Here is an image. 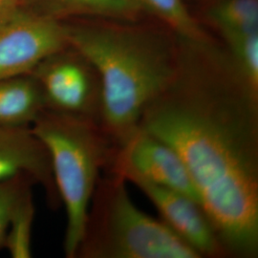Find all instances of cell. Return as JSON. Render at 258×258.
Listing matches in <instances>:
<instances>
[{"label":"cell","mask_w":258,"mask_h":258,"mask_svg":"<svg viewBox=\"0 0 258 258\" xmlns=\"http://www.w3.org/2000/svg\"><path fill=\"white\" fill-rule=\"evenodd\" d=\"M31 128L49 153L56 189L66 211L63 250L66 257L75 258L94 189L118 147L100 123L47 108Z\"/></svg>","instance_id":"3"},{"label":"cell","mask_w":258,"mask_h":258,"mask_svg":"<svg viewBox=\"0 0 258 258\" xmlns=\"http://www.w3.org/2000/svg\"><path fill=\"white\" fill-rule=\"evenodd\" d=\"M122 178L135 184L148 197L160 213L161 220L200 257H228L201 204L139 176L126 174Z\"/></svg>","instance_id":"8"},{"label":"cell","mask_w":258,"mask_h":258,"mask_svg":"<svg viewBox=\"0 0 258 258\" xmlns=\"http://www.w3.org/2000/svg\"><path fill=\"white\" fill-rule=\"evenodd\" d=\"M65 30L68 45L99 75L102 128L120 147L138 128L146 108L174 81L181 45L164 33L140 28Z\"/></svg>","instance_id":"2"},{"label":"cell","mask_w":258,"mask_h":258,"mask_svg":"<svg viewBox=\"0 0 258 258\" xmlns=\"http://www.w3.org/2000/svg\"><path fill=\"white\" fill-rule=\"evenodd\" d=\"M26 177L40 185L49 206L61 205L49 153L31 126L0 124V183Z\"/></svg>","instance_id":"9"},{"label":"cell","mask_w":258,"mask_h":258,"mask_svg":"<svg viewBox=\"0 0 258 258\" xmlns=\"http://www.w3.org/2000/svg\"><path fill=\"white\" fill-rule=\"evenodd\" d=\"M209 18L224 37L258 31V0H223Z\"/></svg>","instance_id":"11"},{"label":"cell","mask_w":258,"mask_h":258,"mask_svg":"<svg viewBox=\"0 0 258 258\" xmlns=\"http://www.w3.org/2000/svg\"><path fill=\"white\" fill-rule=\"evenodd\" d=\"M17 1L18 0H0V19L15 10Z\"/></svg>","instance_id":"17"},{"label":"cell","mask_w":258,"mask_h":258,"mask_svg":"<svg viewBox=\"0 0 258 258\" xmlns=\"http://www.w3.org/2000/svg\"><path fill=\"white\" fill-rule=\"evenodd\" d=\"M224 38L233 63L249 87L258 94V31Z\"/></svg>","instance_id":"14"},{"label":"cell","mask_w":258,"mask_h":258,"mask_svg":"<svg viewBox=\"0 0 258 258\" xmlns=\"http://www.w3.org/2000/svg\"><path fill=\"white\" fill-rule=\"evenodd\" d=\"M63 9L115 19H132L143 6L138 0H56Z\"/></svg>","instance_id":"15"},{"label":"cell","mask_w":258,"mask_h":258,"mask_svg":"<svg viewBox=\"0 0 258 258\" xmlns=\"http://www.w3.org/2000/svg\"><path fill=\"white\" fill-rule=\"evenodd\" d=\"M35 183L26 177H18L0 183V249H4L11 217L20 201L32 192Z\"/></svg>","instance_id":"16"},{"label":"cell","mask_w":258,"mask_h":258,"mask_svg":"<svg viewBox=\"0 0 258 258\" xmlns=\"http://www.w3.org/2000/svg\"><path fill=\"white\" fill-rule=\"evenodd\" d=\"M143 8L153 12L168 27L191 42H210L202 28L186 9L183 0H138Z\"/></svg>","instance_id":"12"},{"label":"cell","mask_w":258,"mask_h":258,"mask_svg":"<svg viewBox=\"0 0 258 258\" xmlns=\"http://www.w3.org/2000/svg\"><path fill=\"white\" fill-rule=\"evenodd\" d=\"M126 181L102 172L75 258H200L162 220L142 212Z\"/></svg>","instance_id":"4"},{"label":"cell","mask_w":258,"mask_h":258,"mask_svg":"<svg viewBox=\"0 0 258 258\" xmlns=\"http://www.w3.org/2000/svg\"><path fill=\"white\" fill-rule=\"evenodd\" d=\"M72 49L74 55H64L63 49L47 57L31 74L40 87L47 109L102 125L99 75L84 56Z\"/></svg>","instance_id":"5"},{"label":"cell","mask_w":258,"mask_h":258,"mask_svg":"<svg viewBox=\"0 0 258 258\" xmlns=\"http://www.w3.org/2000/svg\"><path fill=\"white\" fill-rule=\"evenodd\" d=\"M34 218L35 206L33 194L30 192L20 201L10 220L4 249L11 257H32Z\"/></svg>","instance_id":"13"},{"label":"cell","mask_w":258,"mask_h":258,"mask_svg":"<svg viewBox=\"0 0 258 258\" xmlns=\"http://www.w3.org/2000/svg\"><path fill=\"white\" fill-rule=\"evenodd\" d=\"M186 43L174 81L138 127L182 158L228 257L256 258L258 94L229 53Z\"/></svg>","instance_id":"1"},{"label":"cell","mask_w":258,"mask_h":258,"mask_svg":"<svg viewBox=\"0 0 258 258\" xmlns=\"http://www.w3.org/2000/svg\"><path fill=\"white\" fill-rule=\"evenodd\" d=\"M103 172L139 176L201 204L191 175L174 148L139 127L117 148Z\"/></svg>","instance_id":"7"},{"label":"cell","mask_w":258,"mask_h":258,"mask_svg":"<svg viewBox=\"0 0 258 258\" xmlns=\"http://www.w3.org/2000/svg\"><path fill=\"white\" fill-rule=\"evenodd\" d=\"M67 46L66 30L54 19L14 10L0 19V80L31 74Z\"/></svg>","instance_id":"6"},{"label":"cell","mask_w":258,"mask_h":258,"mask_svg":"<svg viewBox=\"0 0 258 258\" xmlns=\"http://www.w3.org/2000/svg\"><path fill=\"white\" fill-rule=\"evenodd\" d=\"M45 108L43 95L32 74L0 80V124L31 126Z\"/></svg>","instance_id":"10"}]
</instances>
